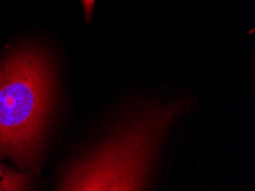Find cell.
<instances>
[{
  "instance_id": "1",
  "label": "cell",
  "mask_w": 255,
  "mask_h": 191,
  "mask_svg": "<svg viewBox=\"0 0 255 191\" xmlns=\"http://www.w3.org/2000/svg\"><path fill=\"white\" fill-rule=\"evenodd\" d=\"M54 97L47 56L21 49L0 63V161L36 171Z\"/></svg>"
},
{
  "instance_id": "2",
  "label": "cell",
  "mask_w": 255,
  "mask_h": 191,
  "mask_svg": "<svg viewBox=\"0 0 255 191\" xmlns=\"http://www.w3.org/2000/svg\"><path fill=\"white\" fill-rule=\"evenodd\" d=\"M180 109H156L126 125L77 167L63 191H142L153 151Z\"/></svg>"
},
{
  "instance_id": "3",
  "label": "cell",
  "mask_w": 255,
  "mask_h": 191,
  "mask_svg": "<svg viewBox=\"0 0 255 191\" xmlns=\"http://www.w3.org/2000/svg\"><path fill=\"white\" fill-rule=\"evenodd\" d=\"M30 182L28 174L0 163V191H28Z\"/></svg>"
},
{
  "instance_id": "4",
  "label": "cell",
  "mask_w": 255,
  "mask_h": 191,
  "mask_svg": "<svg viewBox=\"0 0 255 191\" xmlns=\"http://www.w3.org/2000/svg\"><path fill=\"white\" fill-rule=\"evenodd\" d=\"M84 9H85V15H86L87 19H90L93 8H94V2L95 0H82Z\"/></svg>"
}]
</instances>
